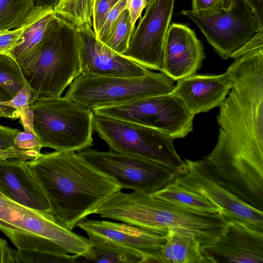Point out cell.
<instances>
[{
    "instance_id": "6da1fadb",
    "label": "cell",
    "mask_w": 263,
    "mask_h": 263,
    "mask_svg": "<svg viewBox=\"0 0 263 263\" xmlns=\"http://www.w3.org/2000/svg\"><path fill=\"white\" fill-rule=\"evenodd\" d=\"M226 72L232 87L218 105L217 143L203 159L224 187L253 199L263 194V47L235 59Z\"/></svg>"
},
{
    "instance_id": "7a4b0ae2",
    "label": "cell",
    "mask_w": 263,
    "mask_h": 263,
    "mask_svg": "<svg viewBox=\"0 0 263 263\" xmlns=\"http://www.w3.org/2000/svg\"><path fill=\"white\" fill-rule=\"evenodd\" d=\"M27 162L48 199L51 214L70 230L122 190L114 179L76 152L41 154Z\"/></svg>"
},
{
    "instance_id": "3957f363",
    "label": "cell",
    "mask_w": 263,
    "mask_h": 263,
    "mask_svg": "<svg viewBox=\"0 0 263 263\" xmlns=\"http://www.w3.org/2000/svg\"><path fill=\"white\" fill-rule=\"evenodd\" d=\"M93 214L158 234L166 235L171 231L190 235L201 246L215 242L224 233L228 224L220 213L185 208L153 194L136 191L115 192Z\"/></svg>"
},
{
    "instance_id": "277c9868",
    "label": "cell",
    "mask_w": 263,
    "mask_h": 263,
    "mask_svg": "<svg viewBox=\"0 0 263 263\" xmlns=\"http://www.w3.org/2000/svg\"><path fill=\"white\" fill-rule=\"evenodd\" d=\"M18 64L31 90L29 104L38 99L61 97L81 74L77 28L57 15L41 42Z\"/></svg>"
},
{
    "instance_id": "5b68a950",
    "label": "cell",
    "mask_w": 263,
    "mask_h": 263,
    "mask_svg": "<svg viewBox=\"0 0 263 263\" xmlns=\"http://www.w3.org/2000/svg\"><path fill=\"white\" fill-rule=\"evenodd\" d=\"M33 130L42 147L80 152L93 145V111L64 96L29 104Z\"/></svg>"
},
{
    "instance_id": "8992f818",
    "label": "cell",
    "mask_w": 263,
    "mask_h": 263,
    "mask_svg": "<svg viewBox=\"0 0 263 263\" xmlns=\"http://www.w3.org/2000/svg\"><path fill=\"white\" fill-rule=\"evenodd\" d=\"M174 87L173 80L162 72L151 71L136 77L81 74L70 84L65 96L93 111L170 94Z\"/></svg>"
},
{
    "instance_id": "52a82bcc",
    "label": "cell",
    "mask_w": 263,
    "mask_h": 263,
    "mask_svg": "<svg viewBox=\"0 0 263 263\" xmlns=\"http://www.w3.org/2000/svg\"><path fill=\"white\" fill-rule=\"evenodd\" d=\"M93 130L110 150L178 168L183 164L174 146L175 139L157 129L94 113Z\"/></svg>"
},
{
    "instance_id": "ba28073f",
    "label": "cell",
    "mask_w": 263,
    "mask_h": 263,
    "mask_svg": "<svg viewBox=\"0 0 263 263\" xmlns=\"http://www.w3.org/2000/svg\"><path fill=\"white\" fill-rule=\"evenodd\" d=\"M79 155L114 179L121 189L153 194L173 181L178 168L137 155L88 148Z\"/></svg>"
},
{
    "instance_id": "9c48e42d",
    "label": "cell",
    "mask_w": 263,
    "mask_h": 263,
    "mask_svg": "<svg viewBox=\"0 0 263 263\" xmlns=\"http://www.w3.org/2000/svg\"><path fill=\"white\" fill-rule=\"evenodd\" d=\"M181 13L198 26L216 52L226 60L263 28V24L243 0H235L227 11L188 10Z\"/></svg>"
},
{
    "instance_id": "30bf717a",
    "label": "cell",
    "mask_w": 263,
    "mask_h": 263,
    "mask_svg": "<svg viewBox=\"0 0 263 263\" xmlns=\"http://www.w3.org/2000/svg\"><path fill=\"white\" fill-rule=\"evenodd\" d=\"M173 182L209 199L221 210L229 221L263 231V212L245 202L225 188L210 165L204 159H185Z\"/></svg>"
},
{
    "instance_id": "8fae6325",
    "label": "cell",
    "mask_w": 263,
    "mask_h": 263,
    "mask_svg": "<svg viewBox=\"0 0 263 263\" xmlns=\"http://www.w3.org/2000/svg\"><path fill=\"white\" fill-rule=\"evenodd\" d=\"M93 112L155 128L174 139L184 138L193 130L195 116L179 98L170 93L100 108Z\"/></svg>"
},
{
    "instance_id": "7c38bea8",
    "label": "cell",
    "mask_w": 263,
    "mask_h": 263,
    "mask_svg": "<svg viewBox=\"0 0 263 263\" xmlns=\"http://www.w3.org/2000/svg\"><path fill=\"white\" fill-rule=\"evenodd\" d=\"M59 229L51 213L25 206L0 193V230L17 249L43 250L57 239Z\"/></svg>"
},
{
    "instance_id": "4fadbf2b",
    "label": "cell",
    "mask_w": 263,
    "mask_h": 263,
    "mask_svg": "<svg viewBox=\"0 0 263 263\" xmlns=\"http://www.w3.org/2000/svg\"><path fill=\"white\" fill-rule=\"evenodd\" d=\"M175 0H153L122 55L148 69L161 71L165 40Z\"/></svg>"
},
{
    "instance_id": "5bb4252c",
    "label": "cell",
    "mask_w": 263,
    "mask_h": 263,
    "mask_svg": "<svg viewBox=\"0 0 263 263\" xmlns=\"http://www.w3.org/2000/svg\"><path fill=\"white\" fill-rule=\"evenodd\" d=\"M81 74L98 77H136L151 71L100 42L92 27L77 29Z\"/></svg>"
},
{
    "instance_id": "9a60e30c",
    "label": "cell",
    "mask_w": 263,
    "mask_h": 263,
    "mask_svg": "<svg viewBox=\"0 0 263 263\" xmlns=\"http://www.w3.org/2000/svg\"><path fill=\"white\" fill-rule=\"evenodd\" d=\"M209 263H263V231L229 221L214 243L202 246Z\"/></svg>"
},
{
    "instance_id": "2e32d148",
    "label": "cell",
    "mask_w": 263,
    "mask_h": 263,
    "mask_svg": "<svg viewBox=\"0 0 263 263\" xmlns=\"http://www.w3.org/2000/svg\"><path fill=\"white\" fill-rule=\"evenodd\" d=\"M205 58L202 44L193 30L182 24L170 25L161 72L177 81L196 73Z\"/></svg>"
},
{
    "instance_id": "e0dca14e",
    "label": "cell",
    "mask_w": 263,
    "mask_h": 263,
    "mask_svg": "<svg viewBox=\"0 0 263 263\" xmlns=\"http://www.w3.org/2000/svg\"><path fill=\"white\" fill-rule=\"evenodd\" d=\"M0 193L25 206L51 213L48 199L27 161L0 159Z\"/></svg>"
},
{
    "instance_id": "ac0fdd59",
    "label": "cell",
    "mask_w": 263,
    "mask_h": 263,
    "mask_svg": "<svg viewBox=\"0 0 263 263\" xmlns=\"http://www.w3.org/2000/svg\"><path fill=\"white\" fill-rule=\"evenodd\" d=\"M177 81L170 94L179 98L194 116L218 106L232 87L226 72L218 75L195 73Z\"/></svg>"
},
{
    "instance_id": "d6986e66",
    "label": "cell",
    "mask_w": 263,
    "mask_h": 263,
    "mask_svg": "<svg viewBox=\"0 0 263 263\" xmlns=\"http://www.w3.org/2000/svg\"><path fill=\"white\" fill-rule=\"evenodd\" d=\"M87 234L97 235L130 249L149 260L163 246L166 235L158 234L126 223L91 220L85 218L77 224Z\"/></svg>"
},
{
    "instance_id": "ffe728a7",
    "label": "cell",
    "mask_w": 263,
    "mask_h": 263,
    "mask_svg": "<svg viewBox=\"0 0 263 263\" xmlns=\"http://www.w3.org/2000/svg\"><path fill=\"white\" fill-rule=\"evenodd\" d=\"M165 237L149 262L209 263L202 246L194 236L170 231Z\"/></svg>"
},
{
    "instance_id": "44dd1931",
    "label": "cell",
    "mask_w": 263,
    "mask_h": 263,
    "mask_svg": "<svg viewBox=\"0 0 263 263\" xmlns=\"http://www.w3.org/2000/svg\"><path fill=\"white\" fill-rule=\"evenodd\" d=\"M87 235L91 247L83 256L78 255L77 262H144V257L137 252L120 246L105 238L93 234Z\"/></svg>"
},
{
    "instance_id": "7402d4cb",
    "label": "cell",
    "mask_w": 263,
    "mask_h": 263,
    "mask_svg": "<svg viewBox=\"0 0 263 263\" xmlns=\"http://www.w3.org/2000/svg\"><path fill=\"white\" fill-rule=\"evenodd\" d=\"M56 15L52 7L36 6L29 17V24L24 32V42L13 52L17 63L28 57L41 42L49 24Z\"/></svg>"
},
{
    "instance_id": "603a6c76",
    "label": "cell",
    "mask_w": 263,
    "mask_h": 263,
    "mask_svg": "<svg viewBox=\"0 0 263 263\" xmlns=\"http://www.w3.org/2000/svg\"><path fill=\"white\" fill-rule=\"evenodd\" d=\"M153 194L185 208L203 212L221 214L220 209L206 198L185 189L173 181Z\"/></svg>"
},
{
    "instance_id": "cb8c5ba5",
    "label": "cell",
    "mask_w": 263,
    "mask_h": 263,
    "mask_svg": "<svg viewBox=\"0 0 263 263\" xmlns=\"http://www.w3.org/2000/svg\"><path fill=\"white\" fill-rule=\"evenodd\" d=\"M94 0H57L53 7L57 15L64 18L77 29L92 28Z\"/></svg>"
},
{
    "instance_id": "d4e9b609",
    "label": "cell",
    "mask_w": 263,
    "mask_h": 263,
    "mask_svg": "<svg viewBox=\"0 0 263 263\" xmlns=\"http://www.w3.org/2000/svg\"><path fill=\"white\" fill-rule=\"evenodd\" d=\"M35 7L34 0H0V31L23 26Z\"/></svg>"
},
{
    "instance_id": "484cf974",
    "label": "cell",
    "mask_w": 263,
    "mask_h": 263,
    "mask_svg": "<svg viewBox=\"0 0 263 263\" xmlns=\"http://www.w3.org/2000/svg\"><path fill=\"white\" fill-rule=\"evenodd\" d=\"M135 29V26L131 24L128 12L125 9L115 22L103 44L113 51L122 54L128 48Z\"/></svg>"
},
{
    "instance_id": "4316f807",
    "label": "cell",
    "mask_w": 263,
    "mask_h": 263,
    "mask_svg": "<svg viewBox=\"0 0 263 263\" xmlns=\"http://www.w3.org/2000/svg\"><path fill=\"white\" fill-rule=\"evenodd\" d=\"M26 84L22 69L14 57L0 54V85L13 97Z\"/></svg>"
},
{
    "instance_id": "83f0119b",
    "label": "cell",
    "mask_w": 263,
    "mask_h": 263,
    "mask_svg": "<svg viewBox=\"0 0 263 263\" xmlns=\"http://www.w3.org/2000/svg\"><path fill=\"white\" fill-rule=\"evenodd\" d=\"M31 97L30 89L28 85L26 84L11 100L5 103L6 105L13 107L20 112V122L23 125L24 129H33V116L29 107Z\"/></svg>"
},
{
    "instance_id": "f1b7e54d",
    "label": "cell",
    "mask_w": 263,
    "mask_h": 263,
    "mask_svg": "<svg viewBox=\"0 0 263 263\" xmlns=\"http://www.w3.org/2000/svg\"><path fill=\"white\" fill-rule=\"evenodd\" d=\"M18 263L28 262H77L78 255H57L50 253L17 249Z\"/></svg>"
},
{
    "instance_id": "f546056e",
    "label": "cell",
    "mask_w": 263,
    "mask_h": 263,
    "mask_svg": "<svg viewBox=\"0 0 263 263\" xmlns=\"http://www.w3.org/2000/svg\"><path fill=\"white\" fill-rule=\"evenodd\" d=\"M20 130L16 128L0 125V159H20L30 160V158L24 153L14 148V140Z\"/></svg>"
},
{
    "instance_id": "4dcf8cb0",
    "label": "cell",
    "mask_w": 263,
    "mask_h": 263,
    "mask_svg": "<svg viewBox=\"0 0 263 263\" xmlns=\"http://www.w3.org/2000/svg\"><path fill=\"white\" fill-rule=\"evenodd\" d=\"M14 146L16 149L26 154L30 160L39 156L42 148L32 128H24L23 131H19L15 137Z\"/></svg>"
},
{
    "instance_id": "1f68e13d",
    "label": "cell",
    "mask_w": 263,
    "mask_h": 263,
    "mask_svg": "<svg viewBox=\"0 0 263 263\" xmlns=\"http://www.w3.org/2000/svg\"><path fill=\"white\" fill-rule=\"evenodd\" d=\"M28 24L29 18L18 28L0 31V54L13 55L15 49L24 42V32Z\"/></svg>"
},
{
    "instance_id": "d6a6232c",
    "label": "cell",
    "mask_w": 263,
    "mask_h": 263,
    "mask_svg": "<svg viewBox=\"0 0 263 263\" xmlns=\"http://www.w3.org/2000/svg\"><path fill=\"white\" fill-rule=\"evenodd\" d=\"M119 0H94L92 10V29L96 35L103 26L106 16Z\"/></svg>"
},
{
    "instance_id": "836d02e7",
    "label": "cell",
    "mask_w": 263,
    "mask_h": 263,
    "mask_svg": "<svg viewBox=\"0 0 263 263\" xmlns=\"http://www.w3.org/2000/svg\"><path fill=\"white\" fill-rule=\"evenodd\" d=\"M127 0H119L107 14L104 23L96 35L97 39L104 43L120 13L125 9Z\"/></svg>"
},
{
    "instance_id": "e575fe53",
    "label": "cell",
    "mask_w": 263,
    "mask_h": 263,
    "mask_svg": "<svg viewBox=\"0 0 263 263\" xmlns=\"http://www.w3.org/2000/svg\"><path fill=\"white\" fill-rule=\"evenodd\" d=\"M10 93L3 86L0 85V118H6L10 119H19L20 112L9 105H6V102L12 99Z\"/></svg>"
},
{
    "instance_id": "d590c367",
    "label": "cell",
    "mask_w": 263,
    "mask_h": 263,
    "mask_svg": "<svg viewBox=\"0 0 263 263\" xmlns=\"http://www.w3.org/2000/svg\"><path fill=\"white\" fill-rule=\"evenodd\" d=\"M261 47H263V28H261L249 41L233 52L230 58L236 59L249 51Z\"/></svg>"
},
{
    "instance_id": "8d00e7d4",
    "label": "cell",
    "mask_w": 263,
    "mask_h": 263,
    "mask_svg": "<svg viewBox=\"0 0 263 263\" xmlns=\"http://www.w3.org/2000/svg\"><path fill=\"white\" fill-rule=\"evenodd\" d=\"M146 6V0H127L125 9L128 12L130 23L133 26L141 17V13Z\"/></svg>"
},
{
    "instance_id": "74e56055",
    "label": "cell",
    "mask_w": 263,
    "mask_h": 263,
    "mask_svg": "<svg viewBox=\"0 0 263 263\" xmlns=\"http://www.w3.org/2000/svg\"><path fill=\"white\" fill-rule=\"evenodd\" d=\"M0 263H18L16 250L10 248L7 242L0 238Z\"/></svg>"
},
{
    "instance_id": "f35d334b",
    "label": "cell",
    "mask_w": 263,
    "mask_h": 263,
    "mask_svg": "<svg viewBox=\"0 0 263 263\" xmlns=\"http://www.w3.org/2000/svg\"><path fill=\"white\" fill-rule=\"evenodd\" d=\"M192 8L194 11L219 9L216 0H192Z\"/></svg>"
},
{
    "instance_id": "ab89813d",
    "label": "cell",
    "mask_w": 263,
    "mask_h": 263,
    "mask_svg": "<svg viewBox=\"0 0 263 263\" xmlns=\"http://www.w3.org/2000/svg\"><path fill=\"white\" fill-rule=\"evenodd\" d=\"M253 10L259 21L263 24V0H243Z\"/></svg>"
},
{
    "instance_id": "60d3db41",
    "label": "cell",
    "mask_w": 263,
    "mask_h": 263,
    "mask_svg": "<svg viewBox=\"0 0 263 263\" xmlns=\"http://www.w3.org/2000/svg\"><path fill=\"white\" fill-rule=\"evenodd\" d=\"M235 0H216L218 8L221 10H228Z\"/></svg>"
},
{
    "instance_id": "b9f144b4",
    "label": "cell",
    "mask_w": 263,
    "mask_h": 263,
    "mask_svg": "<svg viewBox=\"0 0 263 263\" xmlns=\"http://www.w3.org/2000/svg\"><path fill=\"white\" fill-rule=\"evenodd\" d=\"M57 0H34L35 5L36 6L52 7H53Z\"/></svg>"
},
{
    "instance_id": "7bdbcfd3",
    "label": "cell",
    "mask_w": 263,
    "mask_h": 263,
    "mask_svg": "<svg viewBox=\"0 0 263 263\" xmlns=\"http://www.w3.org/2000/svg\"><path fill=\"white\" fill-rule=\"evenodd\" d=\"M153 1V0H146V6L145 8L147 7Z\"/></svg>"
}]
</instances>
